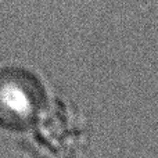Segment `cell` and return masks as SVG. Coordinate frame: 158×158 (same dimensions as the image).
<instances>
[{
  "mask_svg": "<svg viewBox=\"0 0 158 158\" xmlns=\"http://www.w3.org/2000/svg\"><path fill=\"white\" fill-rule=\"evenodd\" d=\"M44 90L35 74L22 67L0 68V126L25 131L39 118Z\"/></svg>",
  "mask_w": 158,
  "mask_h": 158,
  "instance_id": "1",
  "label": "cell"
}]
</instances>
